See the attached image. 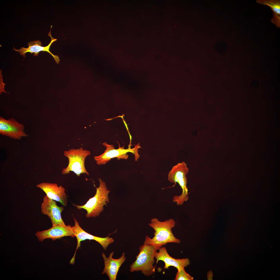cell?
I'll return each mask as SVG.
<instances>
[{
    "instance_id": "obj_1",
    "label": "cell",
    "mask_w": 280,
    "mask_h": 280,
    "mask_svg": "<svg viewBox=\"0 0 280 280\" xmlns=\"http://www.w3.org/2000/svg\"><path fill=\"white\" fill-rule=\"evenodd\" d=\"M175 224V221L172 218L164 221H160L156 218L152 219L149 225L155 231L154 236L151 238L146 235L144 243L152 245L158 250L168 243L179 244L180 240L175 237L172 230Z\"/></svg>"
},
{
    "instance_id": "obj_2",
    "label": "cell",
    "mask_w": 280,
    "mask_h": 280,
    "mask_svg": "<svg viewBox=\"0 0 280 280\" xmlns=\"http://www.w3.org/2000/svg\"><path fill=\"white\" fill-rule=\"evenodd\" d=\"M99 186L96 187V193L94 196L90 198L84 205H76L73 204L79 210L83 209L87 213L86 217L89 218L99 216L104 210V206H106L109 201L108 194L110 191L107 188L106 184L101 178L98 179Z\"/></svg>"
},
{
    "instance_id": "obj_3",
    "label": "cell",
    "mask_w": 280,
    "mask_h": 280,
    "mask_svg": "<svg viewBox=\"0 0 280 280\" xmlns=\"http://www.w3.org/2000/svg\"><path fill=\"white\" fill-rule=\"evenodd\" d=\"M139 250L136 260L130 265V271H140L147 276L154 275L155 269L153 266L155 254L158 249L152 245L143 243L140 246Z\"/></svg>"
},
{
    "instance_id": "obj_4",
    "label": "cell",
    "mask_w": 280,
    "mask_h": 280,
    "mask_svg": "<svg viewBox=\"0 0 280 280\" xmlns=\"http://www.w3.org/2000/svg\"><path fill=\"white\" fill-rule=\"evenodd\" d=\"M90 154V151L83 149L82 147L64 151V155L68 158V163L66 168L63 169L62 174H68L72 171L78 177L82 174H86L89 176V173L85 167V162L86 157Z\"/></svg>"
},
{
    "instance_id": "obj_5",
    "label": "cell",
    "mask_w": 280,
    "mask_h": 280,
    "mask_svg": "<svg viewBox=\"0 0 280 280\" xmlns=\"http://www.w3.org/2000/svg\"><path fill=\"white\" fill-rule=\"evenodd\" d=\"M188 172V169L187 164L184 162L179 163L174 166L169 172L168 180L171 182L174 183L171 187H174L178 183L182 190L180 195L174 196L173 198V201L176 202L177 205H182L184 202L186 201L189 199L186 177Z\"/></svg>"
},
{
    "instance_id": "obj_6",
    "label": "cell",
    "mask_w": 280,
    "mask_h": 280,
    "mask_svg": "<svg viewBox=\"0 0 280 280\" xmlns=\"http://www.w3.org/2000/svg\"><path fill=\"white\" fill-rule=\"evenodd\" d=\"M119 144L118 148L115 149L113 145L108 144L106 142L103 143L102 144L106 147L104 152L100 155L94 157L97 164L99 165H105L111 159L115 158H117V159L118 160L120 159H126L129 156L127 154L129 152L133 154L135 156V160H137L139 157V155L138 153V149L141 148L139 143L136 145L133 148L129 147L127 149L124 148V146L121 147L119 144Z\"/></svg>"
},
{
    "instance_id": "obj_7",
    "label": "cell",
    "mask_w": 280,
    "mask_h": 280,
    "mask_svg": "<svg viewBox=\"0 0 280 280\" xmlns=\"http://www.w3.org/2000/svg\"><path fill=\"white\" fill-rule=\"evenodd\" d=\"M74 225L72 227L74 234L77 240V246L73 257L71 259L70 264H73L75 262V258L76 252L79 247H80L81 242L86 240H93L98 242L102 247L103 249L106 250L108 246L114 242V239L109 237V235L104 237H101L91 234L84 230L80 226L77 220L74 218Z\"/></svg>"
},
{
    "instance_id": "obj_8",
    "label": "cell",
    "mask_w": 280,
    "mask_h": 280,
    "mask_svg": "<svg viewBox=\"0 0 280 280\" xmlns=\"http://www.w3.org/2000/svg\"><path fill=\"white\" fill-rule=\"evenodd\" d=\"M24 126L13 118L6 120L0 117V134L13 139L20 140L28 136L24 131Z\"/></svg>"
},
{
    "instance_id": "obj_9",
    "label": "cell",
    "mask_w": 280,
    "mask_h": 280,
    "mask_svg": "<svg viewBox=\"0 0 280 280\" xmlns=\"http://www.w3.org/2000/svg\"><path fill=\"white\" fill-rule=\"evenodd\" d=\"M41 211L44 215H47L50 219L52 226L57 225H65L61 215L64 209L63 206H59L56 202L50 198L46 195L44 196L41 204Z\"/></svg>"
},
{
    "instance_id": "obj_10",
    "label": "cell",
    "mask_w": 280,
    "mask_h": 280,
    "mask_svg": "<svg viewBox=\"0 0 280 280\" xmlns=\"http://www.w3.org/2000/svg\"><path fill=\"white\" fill-rule=\"evenodd\" d=\"M35 235L38 240L41 242L46 239H51L54 241L65 236L75 237L72 227L69 225L52 226L51 228L47 230L37 232Z\"/></svg>"
},
{
    "instance_id": "obj_11",
    "label": "cell",
    "mask_w": 280,
    "mask_h": 280,
    "mask_svg": "<svg viewBox=\"0 0 280 280\" xmlns=\"http://www.w3.org/2000/svg\"><path fill=\"white\" fill-rule=\"evenodd\" d=\"M36 187L43 191L50 198L60 202L64 206H67V196L62 186H58L56 183L43 182L37 184Z\"/></svg>"
},
{
    "instance_id": "obj_12",
    "label": "cell",
    "mask_w": 280,
    "mask_h": 280,
    "mask_svg": "<svg viewBox=\"0 0 280 280\" xmlns=\"http://www.w3.org/2000/svg\"><path fill=\"white\" fill-rule=\"evenodd\" d=\"M114 253V252L112 251L108 257L104 253H102L104 267L101 274L103 275L106 274L110 280H116L120 268L126 258L125 252H123L121 256L117 259L113 257Z\"/></svg>"
},
{
    "instance_id": "obj_13",
    "label": "cell",
    "mask_w": 280,
    "mask_h": 280,
    "mask_svg": "<svg viewBox=\"0 0 280 280\" xmlns=\"http://www.w3.org/2000/svg\"><path fill=\"white\" fill-rule=\"evenodd\" d=\"M157 251L155 254V258L156 259V263L154 267L155 269L156 264L159 261H163L165 263V270L168 269L170 266L176 268L177 270L185 268L189 265L190 261L187 258L176 259L171 257L168 253L166 248L162 247Z\"/></svg>"
},
{
    "instance_id": "obj_14",
    "label": "cell",
    "mask_w": 280,
    "mask_h": 280,
    "mask_svg": "<svg viewBox=\"0 0 280 280\" xmlns=\"http://www.w3.org/2000/svg\"><path fill=\"white\" fill-rule=\"evenodd\" d=\"M52 27V26H51L50 30L48 34V36H50L51 38V40L48 46H42V44L41 41L37 40L28 42V44L29 46L27 48L22 47L20 49L17 50L14 47L13 50L18 52L20 55H23L24 57L26 56L25 54L27 52L33 53L34 56H37L40 52L46 51L48 52L53 57L57 64H58L60 61L59 56L57 55H54L49 50L52 44L57 40L56 39L53 38L51 35V31Z\"/></svg>"
},
{
    "instance_id": "obj_15",
    "label": "cell",
    "mask_w": 280,
    "mask_h": 280,
    "mask_svg": "<svg viewBox=\"0 0 280 280\" xmlns=\"http://www.w3.org/2000/svg\"><path fill=\"white\" fill-rule=\"evenodd\" d=\"M257 3L269 6L273 12L271 22L278 27L280 26V1L279 0H257Z\"/></svg>"
},
{
    "instance_id": "obj_16",
    "label": "cell",
    "mask_w": 280,
    "mask_h": 280,
    "mask_svg": "<svg viewBox=\"0 0 280 280\" xmlns=\"http://www.w3.org/2000/svg\"><path fill=\"white\" fill-rule=\"evenodd\" d=\"M193 277L187 273L185 268L178 270L175 280H193Z\"/></svg>"
}]
</instances>
